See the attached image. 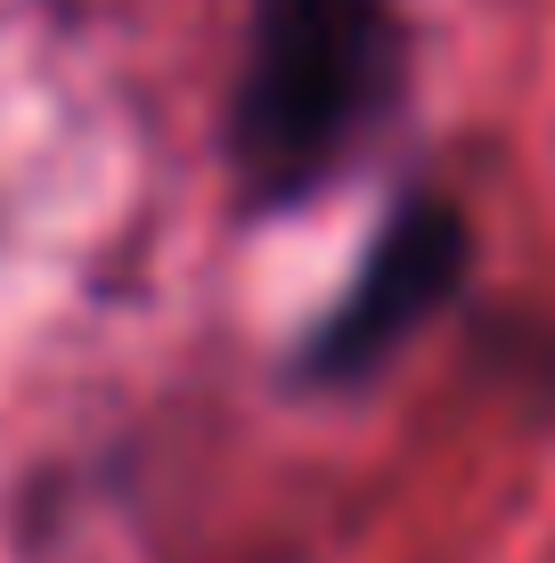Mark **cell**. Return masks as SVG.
Instances as JSON below:
<instances>
[{
    "mask_svg": "<svg viewBox=\"0 0 555 563\" xmlns=\"http://www.w3.org/2000/svg\"><path fill=\"white\" fill-rule=\"evenodd\" d=\"M392 74V16L385 0H254L237 82V164L254 188L319 180Z\"/></svg>",
    "mask_w": 555,
    "mask_h": 563,
    "instance_id": "obj_1",
    "label": "cell"
},
{
    "mask_svg": "<svg viewBox=\"0 0 555 563\" xmlns=\"http://www.w3.org/2000/svg\"><path fill=\"white\" fill-rule=\"evenodd\" d=\"M457 269H466V221H457L449 205H409L385 238H376V254L359 269V286L343 295L335 327L319 335V367H328V376H352V367L385 360L425 310H442Z\"/></svg>",
    "mask_w": 555,
    "mask_h": 563,
    "instance_id": "obj_2",
    "label": "cell"
}]
</instances>
